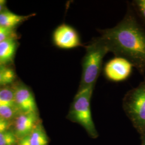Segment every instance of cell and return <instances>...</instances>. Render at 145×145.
<instances>
[{
    "mask_svg": "<svg viewBox=\"0 0 145 145\" xmlns=\"http://www.w3.org/2000/svg\"><path fill=\"white\" fill-rule=\"evenodd\" d=\"M15 78L14 71L4 65H0V86L12 82Z\"/></svg>",
    "mask_w": 145,
    "mask_h": 145,
    "instance_id": "cell-14",
    "label": "cell"
},
{
    "mask_svg": "<svg viewBox=\"0 0 145 145\" xmlns=\"http://www.w3.org/2000/svg\"><path fill=\"white\" fill-rule=\"evenodd\" d=\"M52 38L54 44L59 48L71 50L84 46L78 32L67 24L57 26L53 32Z\"/></svg>",
    "mask_w": 145,
    "mask_h": 145,
    "instance_id": "cell-6",
    "label": "cell"
},
{
    "mask_svg": "<svg viewBox=\"0 0 145 145\" xmlns=\"http://www.w3.org/2000/svg\"><path fill=\"white\" fill-rule=\"evenodd\" d=\"M30 145H48V137L41 122H39L29 135Z\"/></svg>",
    "mask_w": 145,
    "mask_h": 145,
    "instance_id": "cell-10",
    "label": "cell"
},
{
    "mask_svg": "<svg viewBox=\"0 0 145 145\" xmlns=\"http://www.w3.org/2000/svg\"><path fill=\"white\" fill-rule=\"evenodd\" d=\"M133 66L124 57H114L105 64L103 74L107 80L113 82H120L130 78Z\"/></svg>",
    "mask_w": 145,
    "mask_h": 145,
    "instance_id": "cell-5",
    "label": "cell"
},
{
    "mask_svg": "<svg viewBox=\"0 0 145 145\" xmlns=\"http://www.w3.org/2000/svg\"><path fill=\"white\" fill-rule=\"evenodd\" d=\"M86 48L82 59V74L78 89L95 87L102 69L103 60L109 49L101 36L93 38Z\"/></svg>",
    "mask_w": 145,
    "mask_h": 145,
    "instance_id": "cell-2",
    "label": "cell"
},
{
    "mask_svg": "<svg viewBox=\"0 0 145 145\" xmlns=\"http://www.w3.org/2000/svg\"><path fill=\"white\" fill-rule=\"evenodd\" d=\"M16 44L13 37L0 42V65H4L12 59L15 53Z\"/></svg>",
    "mask_w": 145,
    "mask_h": 145,
    "instance_id": "cell-9",
    "label": "cell"
},
{
    "mask_svg": "<svg viewBox=\"0 0 145 145\" xmlns=\"http://www.w3.org/2000/svg\"><path fill=\"white\" fill-rule=\"evenodd\" d=\"M18 145H30L29 136H27L20 139L18 143Z\"/></svg>",
    "mask_w": 145,
    "mask_h": 145,
    "instance_id": "cell-19",
    "label": "cell"
},
{
    "mask_svg": "<svg viewBox=\"0 0 145 145\" xmlns=\"http://www.w3.org/2000/svg\"><path fill=\"white\" fill-rule=\"evenodd\" d=\"M16 140L14 132L7 130L0 133V145H15Z\"/></svg>",
    "mask_w": 145,
    "mask_h": 145,
    "instance_id": "cell-16",
    "label": "cell"
},
{
    "mask_svg": "<svg viewBox=\"0 0 145 145\" xmlns=\"http://www.w3.org/2000/svg\"><path fill=\"white\" fill-rule=\"evenodd\" d=\"M39 122L37 113H21L16 118L15 131L17 138L21 139L31 134Z\"/></svg>",
    "mask_w": 145,
    "mask_h": 145,
    "instance_id": "cell-7",
    "label": "cell"
},
{
    "mask_svg": "<svg viewBox=\"0 0 145 145\" xmlns=\"http://www.w3.org/2000/svg\"><path fill=\"white\" fill-rule=\"evenodd\" d=\"M95 87H89L78 89L67 115L68 119L81 125L88 135L96 139L99 135L94 124L91 110V99Z\"/></svg>",
    "mask_w": 145,
    "mask_h": 145,
    "instance_id": "cell-3",
    "label": "cell"
},
{
    "mask_svg": "<svg viewBox=\"0 0 145 145\" xmlns=\"http://www.w3.org/2000/svg\"><path fill=\"white\" fill-rule=\"evenodd\" d=\"M21 113L16 104L5 105L0 106V117L8 120L16 118Z\"/></svg>",
    "mask_w": 145,
    "mask_h": 145,
    "instance_id": "cell-12",
    "label": "cell"
},
{
    "mask_svg": "<svg viewBox=\"0 0 145 145\" xmlns=\"http://www.w3.org/2000/svg\"><path fill=\"white\" fill-rule=\"evenodd\" d=\"M15 102L22 113H37L35 99L31 91L26 88L20 87L14 91Z\"/></svg>",
    "mask_w": 145,
    "mask_h": 145,
    "instance_id": "cell-8",
    "label": "cell"
},
{
    "mask_svg": "<svg viewBox=\"0 0 145 145\" xmlns=\"http://www.w3.org/2000/svg\"><path fill=\"white\" fill-rule=\"evenodd\" d=\"M6 3L5 0H0V12H1L4 8V7Z\"/></svg>",
    "mask_w": 145,
    "mask_h": 145,
    "instance_id": "cell-20",
    "label": "cell"
},
{
    "mask_svg": "<svg viewBox=\"0 0 145 145\" xmlns=\"http://www.w3.org/2000/svg\"><path fill=\"white\" fill-rule=\"evenodd\" d=\"M0 103L5 105H14V91L8 89H0Z\"/></svg>",
    "mask_w": 145,
    "mask_h": 145,
    "instance_id": "cell-15",
    "label": "cell"
},
{
    "mask_svg": "<svg viewBox=\"0 0 145 145\" xmlns=\"http://www.w3.org/2000/svg\"><path fill=\"white\" fill-rule=\"evenodd\" d=\"M130 5L137 18L140 19L141 24L145 29V0L132 1Z\"/></svg>",
    "mask_w": 145,
    "mask_h": 145,
    "instance_id": "cell-13",
    "label": "cell"
},
{
    "mask_svg": "<svg viewBox=\"0 0 145 145\" xmlns=\"http://www.w3.org/2000/svg\"><path fill=\"white\" fill-rule=\"evenodd\" d=\"M123 108L140 135L145 132V80L125 95Z\"/></svg>",
    "mask_w": 145,
    "mask_h": 145,
    "instance_id": "cell-4",
    "label": "cell"
},
{
    "mask_svg": "<svg viewBox=\"0 0 145 145\" xmlns=\"http://www.w3.org/2000/svg\"><path fill=\"white\" fill-rule=\"evenodd\" d=\"M25 18V16L16 14L10 11L3 10L0 12V25L12 29Z\"/></svg>",
    "mask_w": 145,
    "mask_h": 145,
    "instance_id": "cell-11",
    "label": "cell"
},
{
    "mask_svg": "<svg viewBox=\"0 0 145 145\" xmlns=\"http://www.w3.org/2000/svg\"><path fill=\"white\" fill-rule=\"evenodd\" d=\"M109 52L128 60L141 75L145 72V29L131 5L116 26L98 30Z\"/></svg>",
    "mask_w": 145,
    "mask_h": 145,
    "instance_id": "cell-1",
    "label": "cell"
},
{
    "mask_svg": "<svg viewBox=\"0 0 145 145\" xmlns=\"http://www.w3.org/2000/svg\"><path fill=\"white\" fill-rule=\"evenodd\" d=\"M141 145H145V132L141 134Z\"/></svg>",
    "mask_w": 145,
    "mask_h": 145,
    "instance_id": "cell-21",
    "label": "cell"
},
{
    "mask_svg": "<svg viewBox=\"0 0 145 145\" xmlns=\"http://www.w3.org/2000/svg\"><path fill=\"white\" fill-rule=\"evenodd\" d=\"M13 31L12 29L7 28L0 25V42H1L5 39L12 37Z\"/></svg>",
    "mask_w": 145,
    "mask_h": 145,
    "instance_id": "cell-17",
    "label": "cell"
},
{
    "mask_svg": "<svg viewBox=\"0 0 145 145\" xmlns=\"http://www.w3.org/2000/svg\"><path fill=\"white\" fill-rule=\"evenodd\" d=\"M10 127L9 120L0 117V133L8 130Z\"/></svg>",
    "mask_w": 145,
    "mask_h": 145,
    "instance_id": "cell-18",
    "label": "cell"
}]
</instances>
